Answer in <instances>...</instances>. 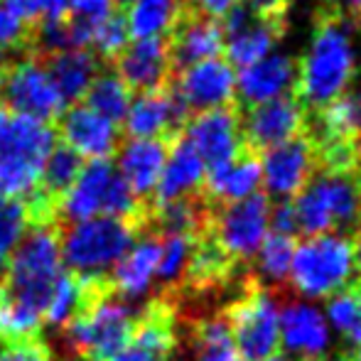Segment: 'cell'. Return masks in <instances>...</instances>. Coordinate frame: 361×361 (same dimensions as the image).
Here are the masks:
<instances>
[{
    "label": "cell",
    "mask_w": 361,
    "mask_h": 361,
    "mask_svg": "<svg viewBox=\"0 0 361 361\" xmlns=\"http://www.w3.org/2000/svg\"><path fill=\"white\" fill-rule=\"evenodd\" d=\"M261 187V162L251 150H243L228 165L207 172L204 192L212 207H226L256 195Z\"/></svg>",
    "instance_id": "obj_27"
},
{
    "label": "cell",
    "mask_w": 361,
    "mask_h": 361,
    "mask_svg": "<svg viewBox=\"0 0 361 361\" xmlns=\"http://www.w3.org/2000/svg\"><path fill=\"white\" fill-rule=\"evenodd\" d=\"M39 324H42V314L37 310L0 293V342L32 339L39 332Z\"/></svg>",
    "instance_id": "obj_36"
},
{
    "label": "cell",
    "mask_w": 361,
    "mask_h": 361,
    "mask_svg": "<svg viewBox=\"0 0 361 361\" xmlns=\"http://www.w3.org/2000/svg\"><path fill=\"white\" fill-rule=\"evenodd\" d=\"M3 106L15 114L30 116L49 123L52 118L64 114V101L54 86L47 67L32 57L18 59L0 81Z\"/></svg>",
    "instance_id": "obj_11"
},
{
    "label": "cell",
    "mask_w": 361,
    "mask_h": 361,
    "mask_svg": "<svg viewBox=\"0 0 361 361\" xmlns=\"http://www.w3.org/2000/svg\"><path fill=\"white\" fill-rule=\"evenodd\" d=\"M8 10L27 23V20H64L72 0H3Z\"/></svg>",
    "instance_id": "obj_40"
},
{
    "label": "cell",
    "mask_w": 361,
    "mask_h": 361,
    "mask_svg": "<svg viewBox=\"0 0 361 361\" xmlns=\"http://www.w3.org/2000/svg\"><path fill=\"white\" fill-rule=\"evenodd\" d=\"M81 167H84L81 165V157L76 155L74 150H69L67 145H54V150L49 152L47 160H44L42 172H39V187H42L39 195L62 197L76 182Z\"/></svg>",
    "instance_id": "obj_33"
},
{
    "label": "cell",
    "mask_w": 361,
    "mask_h": 361,
    "mask_svg": "<svg viewBox=\"0 0 361 361\" xmlns=\"http://www.w3.org/2000/svg\"><path fill=\"white\" fill-rule=\"evenodd\" d=\"M182 130H185L182 138L200 155L207 172L228 165L246 150L241 135V116L231 106L195 114L192 118H187Z\"/></svg>",
    "instance_id": "obj_12"
},
{
    "label": "cell",
    "mask_w": 361,
    "mask_h": 361,
    "mask_svg": "<svg viewBox=\"0 0 361 361\" xmlns=\"http://www.w3.org/2000/svg\"><path fill=\"white\" fill-rule=\"evenodd\" d=\"M157 263H160V236L138 238L111 271L114 293L126 302L145 298L157 281Z\"/></svg>",
    "instance_id": "obj_23"
},
{
    "label": "cell",
    "mask_w": 361,
    "mask_h": 361,
    "mask_svg": "<svg viewBox=\"0 0 361 361\" xmlns=\"http://www.w3.org/2000/svg\"><path fill=\"white\" fill-rule=\"evenodd\" d=\"M0 361H52V354L39 339L0 342Z\"/></svg>",
    "instance_id": "obj_42"
},
{
    "label": "cell",
    "mask_w": 361,
    "mask_h": 361,
    "mask_svg": "<svg viewBox=\"0 0 361 361\" xmlns=\"http://www.w3.org/2000/svg\"><path fill=\"white\" fill-rule=\"evenodd\" d=\"M207 180V167L200 160L192 145L185 138H180L167 152L165 167H162L160 182H157L155 192L157 204H167V202L187 200V197H197V192L204 187Z\"/></svg>",
    "instance_id": "obj_26"
},
{
    "label": "cell",
    "mask_w": 361,
    "mask_h": 361,
    "mask_svg": "<svg viewBox=\"0 0 361 361\" xmlns=\"http://www.w3.org/2000/svg\"><path fill=\"white\" fill-rule=\"evenodd\" d=\"M344 10H361V0H337Z\"/></svg>",
    "instance_id": "obj_49"
},
{
    "label": "cell",
    "mask_w": 361,
    "mask_h": 361,
    "mask_svg": "<svg viewBox=\"0 0 361 361\" xmlns=\"http://www.w3.org/2000/svg\"><path fill=\"white\" fill-rule=\"evenodd\" d=\"M62 241V263L79 281L104 286L116 263L135 243V226L123 219L96 216L76 221L67 228Z\"/></svg>",
    "instance_id": "obj_6"
},
{
    "label": "cell",
    "mask_w": 361,
    "mask_h": 361,
    "mask_svg": "<svg viewBox=\"0 0 361 361\" xmlns=\"http://www.w3.org/2000/svg\"><path fill=\"white\" fill-rule=\"evenodd\" d=\"M130 101H133V91L121 81L118 74H99L91 89L86 91L84 106L118 126L128 114Z\"/></svg>",
    "instance_id": "obj_31"
},
{
    "label": "cell",
    "mask_w": 361,
    "mask_h": 361,
    "mask_svg": "<svg viewBox=\"0 0 361 361\" xmlns=\"http://www.w3.org/2000/svg\"><path fill=\"white\" fill-rule=\"evenodd\" d=\"M354 276L357 266H354L352 236L324 233L295 243L293 263H290V283L295 293L307 298H329L347 288Z\"/></svg>",
    "instance_id": "obj_7"
},
{
    "label": "cell",
    "mask_w": 361,
    "mask_h": 361,
    "mask_svg": "<svg viewBox=\"0 0 361 361\" xmlns=\"http://www.w3.org/2000/svg\"><path fill=\"white\" fill-rule=\"evenodd\" d=\"M298 233L305 238L361 228V165L347 170L317 167L307 185L293 200Z\"/></svg>",
    "instance_id": "obj_2"
},
{
    "label": "cell",
    "mask_w": 361,
    "mask_h": 361,
    "mask_svg": "<svg viewBox=\"0 0 361 361\" xmlns=\"http://www.w3.org/2000/svg\"><path fill=\"white\" fill-rule=\"evenodd\" d=\"M123 3H130V0H123Z\"/></svg>",
    "instance_id": "obj_55"
},
{
    "label": "cell",
    "mask_w": 361,
    "mask_h": 361,
    "mask_svg": "<svg viewBox=\"0 0 361 361\" xmlns=\"http://www.w3.org/2000/svg\"><path fill=\"white\" fill-rule=\"evenodd\" d=\"M347 361H361V344L357 349H352V352H347Z\"/></svg>",
    "instance_id": "obj_50"
},
{
    "label": "cell",
    "mask_w": 361,
    "mask_h": 361,
    "mask_svg": "<svg viewBox=\"0 0 361 361\" xmlns=\"http://www.w3.org/2000/svg\"><path fill=\"white\" fill-rule=\"evenodd\" d=\"M138 310L114 295H99L67 324V342L89 361H109L128 344Z\"/></svg>",
    "instance_id": "obj_9"
},
{
    "label": "cell",
    "mask_w": 361,
    "mask_h": 361,
    "mask_svg": "<svg viewBox=\"0 0 361 361\" xmlns=\"http://www.w3.org/2000/svg\"><path fill=\"white\" fill-rule=\"evenodd\" d=\"M268 226H273V233H283V236H298V219H295L293 200H283L276 207H271V219Z\"/></svg>",
    "instance_id": "obj_44"
},
{
    "label": "cell",
    "mask_w": 361,
    "mask_h": 361,
    "mask_svg": "<svg viewBox=\"0 0 361 361\" xmlns=\"http://www.w3.org/2000/svg\"><path fill=\"white\" fill-rule=\"evenodd\" d=\"M359 13H361V10H359Z\"/></svg>",
    "instance_id": "obj_56"
},
{
    "label": "cell",
    "mask_w": 361,
    "mask_h": 361,
    "mask_svg": "<svg viewBox=\"0 0 361 361\" xmlns=\"http://www.w3.org/2000/svg\"><path fill=\"white\" fill-rule=\"evenodd\" d=\"M241 5L258 18H283L288 0H241Z\"/></svg>",
    "instance_id": "obj_46"
},
{
    "label": "cell",
    "mask_w": 361,
    "mask_h": 361,
    "mask_svg": "<svg viewBox=\"0 0 361 361\" xmlns=\"http://www.w3.org/2000/svg\"><path fill=\"white\" fill-rule=\"evenodd\" d=\"M99 288L101 286H96V283L79 281L72 273H62L47 298L42 319L52 327H67L69 322H74L84 312V307L91 300L99 298Z\"/></svg>",
    "instance_id": "obj_29"
},
{
    "label": "cell",
    "mask_w": 361,
    "mask_h": 361,
    "mask_svg": "<svg viewBox=\"0 0 361 361\" xmlns=\"http://www.w3.org/2000/svg\"><path fill=\"white\" fill-rule=\"evenodd\" d=\"M305 128H307V114L295 96L253 106L246 116H241L243 145L251 152H263L288 143L302 135Z\"/></svg>",
    "instance_id": "obj_15"
},
{
    "label": "cell",
    "mask_w": 361,
    "mask_h": 361,
    "mask_svg": "<svg viewBox=\"0 0 361 361\" xmlns=\"http://www.w3.org/2000/svg\"><path fill=\"white\" fill-rule=\"evenodd\" d=\"M54 145L52 126L0 104V197L25 202L37 195L39 172Z\"/></svg>",
    "instance_id": "obj_3"
},
{
    "label": "cell",
    "mask_w": 361,
    "mask_h": 361,
    "mask_svg": "<svg viewBox=\"0 0 361 361\" xmlns=\"http://www.w3.org/2000/svg\"><path fill=\"white\" fill-rule=\"evenodd\" d=\"M167 152L170 147L165 140L128 138L118 147V160L114 165L135 197H147L155 192L160 182Z\"/></svg>",
    "instance_id": "obj_24"
},
{
    "label": "cell",
    "mask_w": 361,
    "mask_h": 361,
    "mask_svg": "<svg viewBox=\"0 0 361 361\" xmlns=\"http://www.w3.org/2000/svg\"><path fill=\"white\" fill-rule=\"evenodd\" d=\"M197 236H160V263H157V281L165 286H177L185 281L192 261Z\"/></svg>",
    "instance_id": "obj_35"
},
{
    "label": "cell",
    "mask_w": 361,
    "mask_h": 361,
    "mask_svg": "<svg viewBox=\"0 0 361 361\" xmlns=\"http://www.w3.org/2000/svg\"><path fill=\"white\" fill-rule=\"evenodd\" d=\"M357 74V39L352 20L342 10L322 13L307 44L302 62L298 64L295 99L307 109H324L347 94Z\"/></svg>",
    "instance_id": "obj_1"
},
{
    "label": "cell",
    "mask_w": 361,
    "mask_h": 361,
    "mask_svg": "<svg viewBox=\"0 0 361 361\" xmlns=\"http://www.w3.org/2000/svg\"><path fill=\"white\" fill-rule=\"evenodd\" d=\"M138 197L130 192L111 160L86 162L74 185L59 197V214L72 224L96 216L128 221L138 216Z\"/></svg>",
    "instance_id": "obj_8"
},
{
    "label": "cell",
    "mask_w": 361,
    "mask_h": 361,
    "mask_svg": "<svg viewBox=\"0 0 361 361\" xmlns=\"http://www.w3.org/2000/svg\"><path fill=\"white\" fill-rule=\"evenodd\" d=\"M3 74H5V67H3V59H0V81H3Z\"/></svg>",
    "instance_id": "obj_53"
},
{
    "label": "cell",
    "mask_w": 361,
    "mask_h": 361,
    "mask_svg": "<svg viewBox=\"0 0 361 361\" xmlns=\"http://www.w3.org/2000/svg\"><path fill=\"white\" fill-rule=\"evenodd\" d=\"M30 221H32V212L27 202L0 197V263L8 261L10 253L18 248V243L27 233Z\"/></svg>",
    "instance_id": "obj_38"
},
{
    "label": "cell",
    "mask_w": 361,
    "mask_h": 361,
    "mask_svg": "<svg viewBox=\"0 0 361 361\" xmlns=\"http://www.w3.org/2000/svg\"><path fill=\"white\" fill-rule=\"evenodd\" d=\"M352 99V128H354V145H357L359 160H361V91L349 94Z\"/></svg>",
    "instance_id": "obj_47"
},
{
    "label": "cell",
    "mask_w": 361,
    "mask_h": 361,
    "mask_svg": "<svg viewBox=\"0 0 361 361\" xmlns=\"http://www.w3.org/2000/svg\"><path fill=\"white\" fill-rule=\"evenodd\" d=\"M47 72L57 86L64 104H72L86 96L91 84L99 76V59L89 49H64L49 57Z\"/></svg>",
    "instance_id": "obj_28"
},
{
    "label": "cell",
    "mask_w": 361,
    "mask_h": 361,
    "mask_svg": "<svg viewBox=\"0 0 361 361\" xmlns=\"http://www.w3.org/2000/svg\"><path fill=\"white\" fill-rule=\"evenodd\" d=\"M281 300H288L286 290L266 288L248 268L241 286H238L236 298L221 310L241 361H266L278 354V347H281V324H278Z\"/></svg>",
    "instance_id": "obj_4"
},
{
    "label": "cell",
    "mask_w": 361,
    "mask_h": 361,
    "mask_svg": "<svg viewBox=\"0 0 361 361\" xmlns=\"http://www.w3.org/2000/svg\"><path fill=\"white\" fill-rule=\"evenodd\" d=\"M172 69L167 39H130L118 54V76L130 91H155Z\"/></svg>",
    "instance_id": "obj_21"
},
{
    "label": "cell",
    "mask_w": 361,
    "mask_h": 361,
    "mask_svg": "<svg viewBox=\"0 0 361 361\" xmlns=\"http://www.w3.org/2000/svg\"><path fill=\"white\" fill-rule=\"evenodd\" d=\"M130 42L128 25L121 15H111L104 23H99L91 30L89 47H94V52H99L101 57H118Z\"/></svg>",
    "instance_id": "obj_39"
},
{
    "label": "cell",
    "mask_w": 361,
    "mask_h": 361,
    "mask_svg": "<svg viewBox=\"0 0 361 361\" xmlns=\"http://www.w3.org/2000/svg\"><path fill=\"white\" fill-rule=\"evenodd\" d=\"M175 349V310H172V305L157 300V302L147 305L145 310H140L128 344L109 361H172Z\"/></svg>",
    "instance_id": "obj_17"
},
{
    "label": "cell",
    "mask_w": 361,
    "mask_h": 361,
    "mask_svg": "<svg viewBox=\"0 0 361 361\" xmlns=\"http://www.w3.org/2000/svg\"><path fill=\"white\" fill-rule=\"evenodd\" d=\"M187 118L190 114L175 96V91L155 89L133 96L123 126L128 138L162 140V135L185 128Z\"/></svg>",
    "instance_id": "obj_18"
},
{
    "label": "cell",
    "mask_w": 361,
    "mask_h": 361,
    "mask_svg": "<svg viewBox=\"0 0 361 361\" xmlns=\"http://www.w3.org/2000/svg\"><path fill=\"white\" fill-rule=\"evenodd\" d=\"M25 32H27V23L20 15H15L13 10L0 5V52L18 47L25 39Z\"/></svg>",
    "instance_id": "obj_43"
},
{
    "label": "cell",
    "mask_w": 361,
    "mask_h": 361,
    "mask_svg": "<svg viewBox=\"0 0 361 361\" xmlns=\"http://www.w3.org/2000/svg\"><path fill=\"white\" fill-rule=\"evenodd\" d=\"M295 84H298V64L293 57L281 52H271L261 62L236 72V96L248 109L293 96Z\"/></svg>",
    "instance_id": "obj_19"
},
{
    "label": "cell",
    "mask_w": 361,
    "mask_h": 361,
    "mask_svg": "<svg viewBox=\"0 0 361 361\" xmlns=\"http://www.w3.org/2000/svg\"><path fill=\"white\" fill-rule=\"evenodd\" d=\"M79 361H89V359H79Z\"/></svg>",
    "instance_id": "obj_54"
},
{
    "label": "cell",
    "mask_w": 361,
    "mask_h": 361,
    "mask_svg": "<svg viewBox=\"0 0 361 361\" xmlns=\"http://www.w3.org/2000/svg\"><path fill=\"white\" fill-rule=\"evenodd\" d=\"M170 44V59L180 69L195 67L207 59H216L224 52V32L219 20L192 15L175 25Z\"/></svg>",
    "instance_id": "obj_25"
},
{
    "label": "cell",
    "mask_w": 361,
    "mask_h": 361,
    "mask_svg": "<svg viewBox=\"0 0 361 361\" xmlns=\"http://www.w3.org/2000/svg\"><path fill=\"white\" fill-rule=\"evenodd\" d=\"M278 324H281V342L290 352L302 354L305 359H317L327 349L329 329L314 305L288 298L278 312Z\"/></svg>",
    "instance_id": "obj_22"
},
{
    "label": "cell",
    "mask_w": 361,
    "mask_h": 361,
    "mask_svg": "<svg viewBox=\"0 0 361 361\" xmlns=\"http://www.w3.org/2000/svg\"><path fill=\"white\" fill-rule=\"evenodd\" d=\"M175 96L192 116L228 109L236 99V69L221 57L180 69Z\"/></svg>",
    "instance_id": "obj_16"
},
{
    "label": "cell",
    "mask_w": 361,
    "mask_h": 361,
    "mask_svg": "<svg viewBox=\"0 0 361 361\" xmlns=\"http://www.w3.org/2000/svg\"><path fill=\"white\" fill-rule=\"evenodd\" d=\"M221 32L226 62L238 72L276 52L283 32V18H258L238 5L221 20Z\"/></svg>",
    "instance_id": "obj_13"
},
{
    "label": "cell",
    "mask_w": 361,
    "mask_h": 361,
    "mask_svg": "<svg viewBox=\"0 0 361 361\" xmlns=\"http://www.w3.org/2000/svg\"><path fill=\"white\" fill-rule=\"evenodd\" d=\"M3 281H5V273H3V263H0V293H3Z\"/></svg>",
    "instance_id": "obj_52"
},
{
    "label": "cell",
    "mask_w": 361,
    "mask_h": 361,
    "mask_svg": "<svg viewBox=\"0 0 361 361\" xmlns=\"http://www.w3.org/2000/svg\"><path fill=\"white\" fill-rule=\"evenodd\" d=\"M114 3L116 0H72V5H69L72 18L67 20V25L74 49L89 47L91 30L114 15Z\"/></svg>",
    "instance_id": "obj_37"
},
{
    "label": "cell",
    "mask_w": 361,
    "mask_h": 361,
    "mask_svg": "<svg viewBox=\"0 0 361 361\" xmlns=\"http://www.w3.org/2000/svg\"><path fill=\"white\" fill-rule=\"evenodd\" d=\"M271 200L263 192L233 202L226 207H214L209 216V236L228 253L236 263H248L268 236Z\"/></svg>",
    "instance_id": "obj_10"
},
{
    "label": "cell",
    "mask_w": 361,
    "mask_h": 361,
    "mask_svg": "<svg viewBox=\"0 0 361 361\" xmlns=\"http://www.w3.org/2000/svg\"><path fill=\"white\" fill-rule=\"evenodd\" d=\"M37 44L44 54H57L64 49H72L67 20H44L37 30Z\"/></svg>",
    "instance_id": "obj_41"
},
{
    "label": "cell",
    "mask_w": 361,
    "mask_h": 361,
    "mask_svg": "<svg viewBox=\"0 0 361 361\" xmlns=\"http://www.w3.org/2000/svg\"><path fill=\"white\" fill-rule=\"evenodd\" d=\"M352 246H354V266H357V276L361 278V228L352 236Z\"/></svg>",
    "instance_id": "obj_48"
},
{
    "label": "cell",
    "mask_w": 361,
    "mask_h": 361,
    "mask_svg": "<svg viewBox=\"0 0 361 361\" xmlns=\"http://www.w3.org/2000/svg\"><path fill=\"white\" fill-rule=\"evenodd\" d=\"M258 162H261V185L268 192L266 197L268 200L278 197L281 202L298 197L317 170V157L307 135H298L288 143L263 150Z\"/></svg>",
    "instance_id": "obj_14"
},
{
    "label": "cell",
    "mask_w": 361,
    "mask_h": 361,
    "mask_svg": "<svg viewBox=\"0 0 361 361\" xmlns=\"http://www.w3.org/2000/svg\"><path fill=\"white\" fill-rule=\"evenodd\" d=\"M195 10V15H202V18L209 20H224L233 8L241 5V0H187Z\"/></svg>",
    "instance_id": "obj_45"
},
{
    "label": "cell",
    "mask_w": 361,
    "mask_h": 361,
    "mask_svg": "<svg viewBox=\"0 0 361 361\" xmlns=\"http://www.w3.org/2000/svg\"><path fill=\"white\" fill-rule=\"evenodd\" d=\"M266 361H305V359H295V357H283V354H276V357L266 359Z\"/></svg>",
    "instance_id": "obj_51"
},
{
    "label": "cell",
    "mask_w": 361,
    "mask_h": 361,
    "mask_svg": "<svg viewBox=\"0 0 361 361\" xmlns=\"http://www.w3.org/2000/svg\"><path fill=\"white\" fill-rule=\"evenodd\" d=\"M62 138L81 160H109L118 150V126L89 106H72L62 114Z\"/></svg>",
    "instance_id": "obj_20"
},
{
    "label": "cell",
    "mask_w": 361,
    "mask_h": 361,
    "mask_svg": "<svg viewBox=\"0 0 361 361\" xmlns=\"http://www.w3.org/2000/svg\"><path fill=\"white\" fill-rule=\"evenodd\" d=\"M180 0H130L126 25L133 39H165L180 23Z\"/></svg>",
    "instance_id": "obj_30"
},
{
    "label": "cell",
    "mask_w": 361,
    "mask_h": 361,
    "mask_svg": "<svg viewBox=\"0 0 361 361\" xmlns=\"http://www.w3.org/2000/svg\"><path fill=\"white\" fill-rule=\"evenodd\" d=\"M293 253H295V238L293 236H283V233H268L263 238L261 248H258V263L253 276L258 281H268L273 283V288H283L288 273H290V263H293Z\"/></svg>",
    "instance_id": "obj_32"
},
{
    "label": "cell",
    "mask_w": 361,
    "mask_h": 361,
    "mask_svg": "<svg viewBox=\"0 0 361 361\" xmlns=\"http://www.w3.org/2000/svg\"><path fill=\"white\" fill-rule=\"evenodd\" d=\"M327 314L332 324L344 332L354 344H361V278L354 276V281L347 288H342L337 295H332L327 302Z\"/></svg>",
    "instance_id": "obj_34"
},
{
    "label": "cell",
    "mask_w": 361,
    "mask_h": 361,
    "mask_svg": "<svg viewBox=\"0 0 361 361\" xmlns=\"http://www.w3.org/2000/svg\"><path fill=\"white\" fill-rule=\"evenodd\" d=\"M62 273V241L57 228L49 221H39L37 226L27 228L18 248L10 253L3 295L42 314L49 293Z\"/></svg>",
    "instance_id": "obj_5"
}]
</instances>
